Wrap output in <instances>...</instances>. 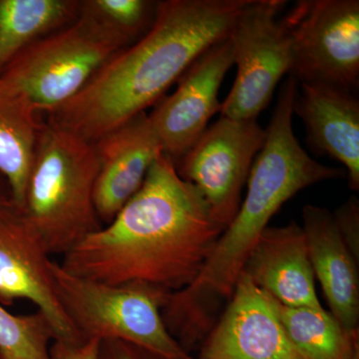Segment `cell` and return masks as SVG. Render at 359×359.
Returning <instances> with one entry per match:
<instances>
[{"label": "cell", "mask_w": 359, "mask_h": 359, "mask_svg": "<svg viewBox=\"0 0 359 359\" xmlns=\"http://www.w3.org/2000/svg\"><path fill=\"white\" fill-rule=\"evenodd\" d=\"M299 84L353 91L359 82L358 0H301L282 20Z\"/></svg>", "instance_id": "7"}, {"label": "cell", "mask_w": 359, "mask_h": 359, "mask_svg": "<svg viewBox=\"0 0 359 359\" xmlns=\"http://www.w3.org/2000/svg\"><path fill=\"white\" fill-rule=\"evenodd\" d=\"M8 199H11L9 189L6 188V187L2 185L1 182H0V202H4V201H6Z\"/></svg>", "instance_id": "24"}, {"label": "cell", "mask_w": 359, "mask_h": 359, "mask_svg": "<svg viewBox=\"0 0 359 359\" xmlns=\"http://www.w3.org/2000/svg\"><path fill=\"white\" fill-rule=\"evenodd\" d=\"M302 219L314 278L320 283L332 316L347 332L358 334V261L340 235L332 212L306 205Z\"/></svg>", "instance_id": "15"}, {"label": "cell", "mask_w": 359, "mask_h": 359, "mask_svg": "<svg viewBox=\"0 0 359 359\" xmlns=\"http://www.w3.org/2000/svg\"><path fill=\"white\" fill-rule=\"evenodd\" d=\"M99 359H163L141 347L122 340H102Z\"/></svg>", "instance_id": "23"}, {"label": "cell", "mask_w": 359, "mask_h": 359, "mask_svg": "<svg viewBox=\"0 0 359 359\" xmlns=\"http://www.w3.org/2000/svg\"><path fill=\"white\" fill-rule=\"evenodd\" d=\"M125 42L82 8L74 25L29 45L0 78L37 112L51 113L79 93Z\"/></svg>", "instance_id": "5"}, {"label": "cell", "mask_w": 359, "mask_h": 359, "mask_svg": "<svg viewBox=\"0 0 359 359\" xmlns=\"http://www.w3.org/2000/svg\"><path fill=\"white\" fill-rule=\"evenodd\" d=\"M334 214L335 223L344 242L358 261L359 256V204L351 198L340 205Z\"/></svg>", "instance_id": "21"}, {"label": "cell", "mask_w": 359, "mask_h": 359, "mask_svg": "<svg viewBox=\"0 0 359 359\" xmlns=\"http://www.w3.org/2000/svg\"><path fill=\"white\" fill-rule=\"evenodd\" d=\"M223 229L200 191L164 153L115 218L63 257L66 271L105 285L174 292L200 275Z\"/></svg>", "instance_id": "1"}, {"label": "cell", "mask_w": 359, "mask_h": 359, "mask_svg": "<svg viewBox=\"0 0 359 359\" xmlns=\"http://www.w3.org/2000/svg\"><path fill=\"white\" fill-rule=\"evenodd\" d=\"M49 257L22 210L13 199L0 202V304L32 302L51 323L55 340L82 342L54 292Z\"/></svg>", "instance_id": "9"}, {"label": "cell", "mask_w": 359, "mask_h": 359, "mask_svg": "<svg viewBox=\"0 0 359 359\" xmlns=\"http://www.w3.org/2000/svg\"><path fill=\"white\" fill-rule=\"evenodd\" d=\"M276 304L287 337L304 359H351L359 351L358 332H347L323 308H290Z\"/></svg>", "instance_id": "18"}, {"label": "cell", "mask_w": 359, "mask_h": 359, "mask_svg": "<svg viewBox=\"0 0 359 359\" xmlns=\"http://www.w3.org/2000/svg\"><path fill=\"white\" fill-rule=\"evenodd\" d=\"M94 145L99 160L94 203L101 223L107 224L138 192L163 151L146 112L104 135Z\"/></svg>", "instance_id": "12"}, {"label": "cell", "mask_w": 359, "mask_h": 359, "mask_svg": "<svg viewBox=\"0 0 359 359\" xmlns=\"http://www.w3.org/2000/svg\"><path fill=\"white\" fill-rule=\"evenodd\" d=\"M50 273L59 304L81 341L122 340L163 359H195L163 320L161 309L170 292L144 283L93 282L55 262Z\"/></svg>", "instance_id": "4"}, {"label": "cell", "mask_w": 359, "mask_h": 359, "mask_svg": "<svg viewBox=\"0 0 359 359\" xmlns=\"http://www.w3.org/2000/svg\"><path fill=\"white\" fill-rule=\"evenodd\" d=\"M195 359L304 358L287 337L275 299L242 273Z\"/></svg>", "instance_id": "11"}, {"label": "cell", "mask_w": 359, "mask_h": 359, "mask_svg": "<svg viewBox=\"0 0 359 359\" xmlns=\"http://www.w3.org/2000/svg\"><path fill=\"white\" fill-rule=\"evenodd\" d=\"M233 65V48L226 39L201 55L180 78L176 91L148 115L163 153L174 163L193 147L212 116L219 113V88Z\"/></svg>", "instance_id": "10"}, {"label": "cell", "mask_w": 359, "mask_h": 359, "mask_svg": "<svg viewBox=\"0 0 359 359\" xmlns=\"http://www.w3.org/2000/svg\"><path fill=\"white\" fill-rule=\"evenodd\" d=\"M285 0H250L231 26L228 39L237 75L219 115L257 120L271 103L278 84L292 69V43L278 13Z\"/></svg>", "instance_id": "6"}, {"label": "cell", "mask_w": 359, "mask_h": 359, "mask_svg": "<svg viewBox=\"0 0 359 359\" xmlns=\"http://www.w3.org/2000/svg\"><path fill=\"white\" fill-rule=\"evenodd\" d=\"M80 6L70 0H0V73L40 36L67 22Z\"/></svg>", "instance_id": "17"}, {"label": "cell", "mask_w": 359, "mask_h": 359, "mask_svg": "<svg viewBox=\"0 0 359 359\" xmlns=\"http://www.w3.org/2000/svg\"><path fill=\"white\" fill-rule=\"evenodd\" d=\"M99 340L67 342L54 340L50 347L51 359H99Z\"/></svg>", "instance_id": "22"}, {"label": "cell", "mask_w": 359, "mask_h": 359, "mask_svg": "<svg viewBox=\"0 0 359 359\" xmlns=\"http://www.w3.org/2000/svg\"><path fill=\"white\" fill-rule=\"evenodd\" d=\"M0 359H6V358H4V356H2L1 354H0Z\"/></svg>", "instance_id": "25"}, {"label": "cell", "mask_w": 359, "mask_h": 359, "mask_svg": "<svg viewBox=\"0 0 359 359\" xmlns=\"http://www.w3.org/2000/svg\"><path fill=\"white\" fill-rule=\"evenodd\" d=\"M242 273L283 306L323 308L306 236L294 222L268 226L248 257Z\"/></svg>", "instance_id": "13"}, {"label": "cell", "mask_w": 359, "mask_h": 359, "mask_svg": "<svg viewBox=\"0 0 359 359\" xmlns=\"http://www.w3.org/2000/svg\"><path fill=\"white\" fill-rule=\"evenodd\" d=\"M250 1L160 2L145 36L113 55L79 93L49 113V123L95 143L145 112L208 49L228 39Z\"/></svg>", "instance_id": "2"}, {"label": "cell", "mask_w": 359, "mask_h": 359, "mask_svg": "<svg viewBox=\"0 0 359 359\" xmlns=\"http://www.w3.org/2000/svg\"><path fill=\"white\" fill-rule=\"evenodd\" d=\"M266 140L257 120L219 117L175 165L180 176L193 184L223 230L240 209L250 168Z\"/></svg>", "instance_id": "8"}, {"label": "cell", "mask_w": 359, "mask_h": 359, "mask_svg": "<svg viewBox=\"0 0 359 359\" xmlns=\"http://www.w3.org/2000/svg\"><path fill=\"white\" fill-rule=\"evenodd\" d=\"M55 332L43 313L15 316L0 304V354L6 359H51Z\"/></svg>", "instance_id": "19"}, {"label": "cell", "mask_w": 359, "mask_h": 359, "mask_svg": "<svg viewBox=\"0 0 359 359\" xmlns=\"http://www.w3.org/2000/svg\"><path fill=\"white\" fill-rule=\"evenodd\" d=\"M95 145L57 125H42L22 211L49 256L65 257L102 228L94 203Z\"/></svg>", "instance_id": "3"}, {"label": "cell", "mask_w": 359, "mask_h": 359, "mask_svg": "<svg viewBox=\"0 0 359 359\" xmlns=\"http://www.w3.org/2000/svg\"><path fill=\"white\" fill-rule=\"evenodd\" d=\"M37 111L0 78V174L11 199L22 209L42 125Z\"/></svg>", "instance_id": "16"}, {"label": "cell", "mask_w": 359, "mask_h": 359, "mask_svg": "<svg viewBox=\"0 0 359 359\" xmlns=\"http://www.w3.org/2000/svg\"><path fill=\"white\" fill-rule=\"evenodd\" d=\"M294 114L304 122L314 153L346 167L349 187L359 189V101L353 91L325 84H299Z\"/></svg>", "instance_id": "14"}, {"label": "cell", "mask_w": 359, "mask_h": 359, "mask_svg": "<svg viewBox=\"0 0 359 359\" xmlns=\"http://www.w3.org/2000/svg\"><path fill=\"white\" fill-rule=\"evenodd\" d=\"M82 8L128 41L149 22L153 2L145 0H92Z\"/></svg>", "instance_id": "20"}]
</instances>
